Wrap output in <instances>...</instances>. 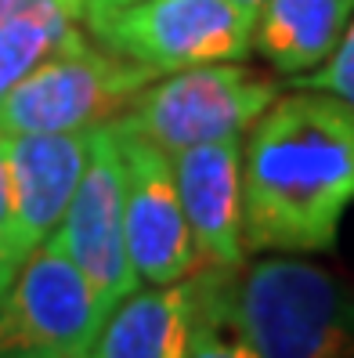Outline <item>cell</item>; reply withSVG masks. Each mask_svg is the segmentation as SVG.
<instances>
[{"instance_id": "obj_4", "label": "cell", "mask_w": 354, "mask_h": 358, "mask_svg": "<svg viewBox=\"0 0 354 358\" xmlns=\"http://www.w3.org/2000/svg\"><path fill=\"white\" fill-rule=\"evenodd\" d=\"M156 76L87 40L40 62L0 98L4 134L91 131L127 116L138 94Z\"/></svg>"}, {"instance_id": "obj_2", "label": "cell", "mask_w": 354, "mask_h": 358, "mask_svg": "<svg viewBox=\"0 0 354 358\" xmlns=\"http://www.w3.org/2000/svg\"><path fill=\"white\" fill-rule=\"evenodd\" d=\"M228 315L257 358H354V286L297 257H260L232 279Z\"/></svg>"}, {"instance_id": "obj_11", "label": "cell", "mask_w": 354, "mask_h": 358, "mask_svg": "<svg viewBox=\"0 0 354 358\" xmlns=\"http://www.w3.org/2000/svg\"><path fill=\"white\" fill-rule=\"evenodd\" d=\"M192 341L189 279L138 286L98 326L87 358H184Z\"/></svg>"}, {"instance_id": "obj_14", "label": "cell", "mask_w": 354, "mask_h": 358, "mask_svg": "<svg viewBox=\"0 0 354 358\" xmlns=\"http://www.w3.org/2000/svg\"><path fill=\"white\" fill-rule=\"evenodd\" d=\"M239 271V268H235ZM235 271L228 268H206L189 275L192 289V341L184 358H257L249 341L235 329L228 315V297H232Z\"/></svg>"}, {"instance_id": "obj_3", "label": "cell", "mask_w": 354, "mask_h": 358, "mask_svg": "<svg viewBox=\"0 0 354 358\" xmlns=\"http://www.w3.org/2000/svg\"><path fill=\"white\" fill-rule=\"evenodd\" d=\"M275 98L279 80L239 62H210L149 83L119 123L170 156L192 145L242 141Z\"/></svg>"}, {"instance_id": "obj_15", "label": "cell", "mask_w": 354, "mask_h": 358, "mask_svg": "<svg viewBox=\"0 0 354 358\" xmlns=\"http://www.w3.org/2000/svg\"><path fill=\"white\" fill-rule=\"evenodd\" d=\"M293 87H300V91H325V94L347 101L354 109V18H351L347 33L340 36L337 51H332L318 69L297 76Z\"/></svg>"}, {"instance_id": "obj_13", "label": "cell", "mask_w": 354, "mask_h": 358, "mask_svg": "<svg viewBox=\"0 0 354 358\" xmlns=\"http://www.w3.org/2000/svg\"><path fill=\"white\" fill-rule=\"evenodd\" d=\"M80 40L83 33L76 29V18L61 4L8 18L0 26V98L40 62H47L58 51H69Z\"/></svg>"}, {"instance_id": "obj_5", "label": "cell", "mask_w": 354, "mask_h": 358, "mask_svg": "<svg viewBox=\"0 0 354 358\" xmlns=\"http://www.w3.org/2000/svg\"><path fill=\"white\" fill-rule=\"evenodd\" d=\"M87 26L105 51L149 76H170L210 62H242L253 15L235 0H138Z\"/></svg>"}, {"instance_id": "obj_10", "label": "cell", "mask_w": 354, "mask_h": 358, "mask_svg": "<svg viewBox=\"0 0 354 358\" xmlns=\"http://www.w3.org/2000/svg\"><path fill=\"white\" fill-rule=\"evenodd\" d=\"M91 131L8 134L15 243L22 257L44 243L66 214L91 159Z\"/></svg>"}, {"instance_id": "obj_19", "label": "cell", "mask_w": 354, "mask_h": 358, "mask_svg": "<svg viewBox=\"0 0 354 358\" xmlns=\"http://www.w3.org/2000/svg\"><path fill=\"white\" fill-rule=\"evenodd\" d=\"M58 4L66 8V11L73 15V18H80V0H58Z\"/></svg>"}, {"instance_id": "obj_17", "label": "cell", "mask_w": 354, "mask_h": 358, "mask_svg": "<svg viewBox=\"0 0 354 358\" xmlns=\"http://www.w3.org/2000/svg\"><path fill=\"white\" fill-rule=\"evenodd\" d=\"M138 4V0H80V18H101V15H109V11H119V8H131Z\"/></svg>"}, {"instance_id": "obj_16", "label": "cell", "mask_w": 354, "mask_h": 358, "mask_svg": "<svg viewBox=\"0 0 354 358\" xmlns=\"http://www.w3.org/2000/svg\"><path fill=\"white\" fill-rule=\"evenodd\" d=\"M22 250L15 243V203H11V171H8V134L0 131V289L22 264Z\"/></svg>"}, {"instance_id": "obj_6", "label": "cell", "mask_w": 354, "mask_h": 358, "mask_svg": "<svg viewBox=\"0 0 354 358\" xmlns=\"http://www.w3.org/2000/svg\"><path fill=\"white\" fill-rule=\"evenodd\" d=\"M101 308L54 231L0 289V358H87Z\"/></svg>"}, {"instance_id": "obj_18", "label": "cell", "mask_w": 354, "mask_h": 358, "mask_svg": "<svg viewBox=\"0 0 354 358\" xmlns=\"http://www.w3.org/2000/svg\"><path fill=\"white\" fill-rule=\"evenodd\" d=\"M235 4H239L242 11H249V15H257V8L264 4V0H235Z\"/></svg>"}, {"instance_id": "obj_1", "label": "cell", "mask_w": 354, "mask_h": 358, "mask_svg": "<svg viewBox=\"0 0 354 358\" xmlns=\"http://www.w3.org/2000/svg\"><path fill=\"white\" fill-rule=\"evenodd\" d=\"M242 149V243L325 254L354 203V109L325 91L275 98Z\"/></svg>"}, {"instance_id": "obj_8", "label": "cell", "mask_w": 354, "mask_h": 358, "mask_svg": "<svg viewBox=\"0 0 354 358\" xmlns=\"http://www.w3.org/2000/svg\"><path fill=\"white\" fill-rule=\"evenodd\" d=\"M123 159V231L127 257L138 282L170 286L189 279L199 268V250L192 243L189 221L181 210L170 156L145 141L131 127L112 123Z\"/></svg>"}, {"instance_id": "obj_7", "label": "cell", "mask_w": 354, "mask_h": 358, "mask_svg": "<svg viewBox=\"0 0 354 358\" xmlns=\"http://www.w3.org/2000/svg\"><path fill=\"white\" fill-rule=\"evenodd\" d=\"M54 239L69 254L76 271L87 279L101 315H109L131 289L138 275L127 257V231H123V159L112 123L91 131V159L76 192L61 214Z\"/></svg>"}, {"instance_id": "obj_9", "label": "cell", "mask_w": 354, "mask_h": 358, "mask_svg": "<svg viewBox=\"0 0 354 358\" xmlns=\"http://www.w3.org/2000/svg\"><path fill=\"white\" fill-rule=\"evenodd\" d=\"M170 171L199 264L228 271L242 268V141H214L170 152Z\"/></svg>"}, {"instance_id": "obj_12", "label": "cell", "mask_w": 354, "mask_h": 358, "mask_svg": "<svg viewBox=\"0 0 354 358\" xmlns=\"http://www.w3.org/2000/svg\"><path fill=\"white\" fill-rule=\"evenodd\" d=\"M354 18V0H264L253 15L249 51L286 76L318 69Z\"/></svg>"}]
</instances>
